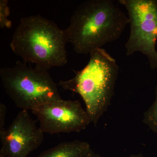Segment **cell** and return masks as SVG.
<instances>
[{
	"instance_id": "obj_1",
	"label": "cell",
	"mask_w": 157,
	"mask_h": 157,
	"mask_svg": "<svg viewBox=\"0 0 157 157\" xmlns=\"http://www.w3.org/2000/svg\"><path fill=\"white\" fill-rule=\"evenodd\" d=\"M129 23L114 1L88 0L77 6L65 30L75 52L87 55L117 40Z\"/></svg>"
},
{
	"instance_id": "obj_2",
	"label": "cell",
	"mask_w": 157,
	"mask_h": 157,
	"mask_svg": "<svg viewBox=\"0 0 157 157\" xmlns=\"http://www.w3.org/2000/svg\"><path fill=\"white\" fill-rule=\"evenodd\" d=\"M65 29L41 15L22 17L14 31L10 47L25 63L48 70L67 62Z\"/></svg>"
},
{
	"instance_id": "obj_3",
	"label": "cell",
	"mask_w": 157,
	"mask_h": 157,
	"mask_svg": "<svg viewBox=\"0 0 157 157\" xmlns=\"http://www.w3.org/2000/svg\"><path fill=\"white\" fill-rule=\"evenodd\" d=\"M90 55L83 69L69 80H60L59 85L81 96L91 123L96 126L111 104L119 67L104 48L93 51Z\"/></svg>"
},
{
	"instance_id": "obj_4",
	"label": "cell",
	"mask_w": 157,
	"mask_h": 157,
	"mask_svg": "<svg viewBox=\"0 0 157 157\" xmlns=\"http://www.w3.org/2000/svg\"><path fill=\"white\" fill-rule=\"evenodd\" d=\"M0 77L6 94L20 109L32 111L62 99L46 69L28 67L17 61L13 67L1 68Z\"/></svg>"
},
{
	"instance_id": "obj_5",
	"label": "cell",
	"mask_w": 157,
	"mask_h": 157,
	"mask_svg": "<svg viewBox=\"0 0 157 157\" xmlns=\"http://www.w3.org/2000/svg\"><path fill=\"white\" fill-rule=\"evenodd\" d=\"M128 14L130 36L125 44L126 55L140 52L148 59L152 70L157 69V1L119 0Z\"/></svg>"
},
{
	"instance_id": "obj_6",
	"label": "cell",
	"mask_w": 157,
	"mask_h": 157,
	"mask_svg": "<svg viewBox=\"0 0 157 157\" xmlns=\"http://www.w3.org/2000/svg\"><path fill=\"white\" fill-rule=\"evenodd\" d=\"M32 111L44 133L79 132L91 123L87 112L78 101L61 99L43 104Z\"/></svg>"
},
{
	"instance_id": "obj_7",
	"label": "cell",
	"mask_w": 157,
	"mask_h": 157,
	"mask_svg": "<svg viewBox=\"0 0 157 157\" xmlns=\"http://www.w3.org/2000/svg\"><path fill=\"white\" fill-rule=\"evenodd\" d=\"M28 110L18 113L7 129L0 132V155L28 157L44 140V133L36 124Z\"/></svg>"
},
{
	"instance_id": "obj_8",
	"label": "cell",
	"mask_w": 157,
	"mask_h": 157,
	"mask_svg": "<svg viewBox=\"0 0 157 157\" xmlns=\"http://www.w3.org/2000/svg\"><path fill=\"white\" fill-rule=\"evenodd\" d=\"M91 149L88 142L74 140L59 144L37 157H83Z\"/></svg>"
},
{
	"instance_id": "obj_9",
	"label": "cell",
	"mask_w": 157,
	"mask_h": 157,
	"mask_svg": "<svg viewBox=\"0 0 157 157\" xmlns=\"http://www.w3.org/2000/svg\"><path fill=\"white\" fill-rule=\"evenodd\" d=\"M155 100L144 114L143 122L153 132L157 133V86L155 88Z\"/></svg>"
},
{
	"instance_id": "obj_10",
	"label": "cell",
	"mask_w": 157,
	"mask_h": 157,
	"mask_svg": "<svg viewBox=\"0 0 157 157\" xmlns=\"http://www.w3.org/2000/svg\"><path fill=\"white\" fill-rule=\"evenodd\" d=\"M8 3V0L0 1V27L2 29L10 28L12 25V22L8 19L10 14Z\"/></svg>"
},
{
	"instance_id": "obj_11",
	"label": "cell",
	"mask_w": 157,
	"mask_h": 157,
	"mask_svg": "<svg viewBox=\"0 0 157 157\" xmlns=\"http://www.w3.org/2000/svg\"><path fill=\"white\" fill-rule=\"evenodd\" d=\"M7 109L4 104H0V132H2L6 129L5 128L6 123V114Z\"/></svg>"
},
{
	"instance_id": "obj_12",
	"label": "cell",
	"mask_w": 157,
	"mask_h": 157,
	"mask_svg": "<svg viewBox=\"0 0 157 157\" xmlns=\"http://www.w3.org/2000/svg\"><path fill=\"white\" fill-rule=\"evenodd\" d=\"M83 157H101V156L99 154L95 152L91 149Z\"/></svg>"
},
{
	"instance_id": "obj_13",
	"label": "cell",
	"mask_w": 157,
	"mask_h": 157,
	"mask_svg": "<svg viewBox=\"0 0 157 157\" xmlns=\"http://www.w3.org/2000/svg\"><path fill=\"white\" fill-rule=\"evenodd\" d=\"M128 157H144L143 154L141 153L137 154H132L130 155Z\"/></svg>"
},
{
	"instance_id": "obj_14",
	"label": "cell",
	"mask_w": 157,
	"mask_h": 157,
	"mask_svg": "<svg viewBox=\"0 0 157 157\" xmlns=\"http://www.w3.org/2000/svg\"><path fill=\"white\" fill-rule=\"evenodd\" d=\"M0 157H5L3 156L0 155Z\"/></svg>"
},
{
	"instance_id": "obj_15",
	"label": "cell",
	"mask_w": 157,
	"mask_h": 157,
	"mask_svg": "<svg viewBox=\"0 0 157 157\" xmlns=\"http://www.w3.org/2000/svg\"></svg>"
}]
</instances>
